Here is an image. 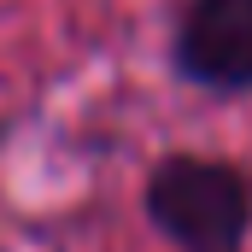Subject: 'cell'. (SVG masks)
<instances>
[{
  "mask_svg": "<svg viewBox=\"0 0 252 252\" xmlns=\"http://www.w3.org/2000/svg\"><path fill=\"white\" fill-rule=\"evenodd\" d=\"M141 217L170 252H247L252 170L223 153H164L141 182Z\"/></svg>",
  "mask_w": 252,
  "mask_h": 252,
  "instance_id": "1",
  "label": "cell"
},
{
  "mask_svg": "<svg viewBox=\"0 0 252 252\" xmlns=\"http://www.w3.org/2000/svg\"><path fill=\"white\" fill-rule=\"evenodd\" d=\"M170 70L211 100L252 94V0H182Z\"/></svg>",
  "mask_w": 252,
  "mask_h": 252,
  "instance_id": "2",
  "label": "cell"
}]
</instances>
